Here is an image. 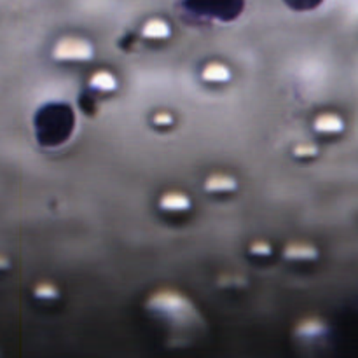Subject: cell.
<instances>
[{
    "label": "cell",
    "mask_w": 358,
    "mask_h": 358,
    "mask_svg": "<svg viewBox=\"0 0 358 358\" xmlns=\"http://www.w3.org/2000/svg\"><path fill=\"white\" fill-rule=\"evenodd\" d=\"M296 154H297V156H306V154L313 156V154H317V149H315V147H311V145H301V147H297Z\"/></svg>",
    "instance_id": "9"
},
{
    "label": "cell",
    "mask_w": 358,
    "mask_h": 358,
    "mask_svg": "<svg viewBox=\"0 0 358 358\" xmlns=\"http://www.w3.org/2000/svg\"><path fill=\"white\" fill-rule=\"evenodd\" d=\"M252 252H254V254H269V247L266 243H255L254 247H252Z\"/></svg>",
    "instance_id": "10"
},
{
    "label": "cell",
    "mask_w": 358,
    "mask_h": 358,
    "mask_svg": "<svg viewBox=\"0 0 358 358\" xmlns=\"http://www.w3.org/2000/svg\"><path fill=\"white\" fill-rule=\"evenodd\" d=\"M203 77L206 80H227L229 79V70L224 65H217V63H212L205 69L203 72Z\"/></svg>",
    "instance_id": "5"
},
{
    "label": "cell",
    "mask_w": 358,
    "mask_h": 358,
    "mask_svg": "<svg viewBox=\"0 0 358 358\" xmlns=\"http://www.w3.org/2000/svg\"><path fill=\"white\" fill-rule=\"evenodd\" d=\"M161 206L168 210H184L189 206V199L184 194H178V192H170V194L161 199Z\"/></svg>",
    "instance_id": "3"
},
{
    "label": "cell",
    "mask_w": 358,
    "mask_h": 358,
    "mask_svg": "<svg viewBox=\"0 0 358 358\" xmlns=\"http://www.w3.org/2000/svg\"><path fill=\"white\" fill-rule=\"evenodd\" d=\"M91 86H94L96 90H101V91H110L115 87V80L110 73L98 72L91 77Z\"/></svg>",
    "instance_id": "4"
},
{
    "label": "cell",
    "mask_w": 358,
    "mask_h": 358,
    "mask_svg": "<svg viewBox=\"0 0 358 358\" xmlns=\"http://www.w3.org/2000/svg\"><path fill=\"white\" fill-rule=\"evenodd\" d=\"M234 180H231L229 177H224V175H215V177H212L208 180V184H206V187L210 189V191H217V189H220V191H226V189H234Z\"/></svg>",
    "instance_id": "6"
},
{
    "label": "cell",
    "mask_w": 358,
    "mask_h": 358,
    "mask_svg": "<svg viewBox=\"0 0 358 358\" xmlns=\"http://www.w3.org/2000/svg\"><path fill=\"white\" fill-rule=\"evenodd\" d=\"M55 56L59 59H87L91 56V48L84 41L65 38L56 45Z\"/></svg>",
    "instance_id": "1"
},
{
    "label": "cell",
    "mask_w": 358,
    "mask_h": 358,
    "mask_svg": "<svg viewBox=\"0 0 358 358\" xmlns=\"http://www.w3.org/2000/svg\"><path fill=\"white\" fill-rule=\"evenodd\" d=\"M42 289L44 290H41V289H37L35 290V294H37L38 297H51V296H56V292L52 289H55V287H49V285H41Z\"/></svg>",
    "instance_id": "8"
},
{
    "label": "cell",
    "mask_w": 358,
    "mask_h": 358,
    "mask_svg": "<svg viewBox=\"0 0 358 358\" xmlns=\"http://www.w3.org/2000/svg\"><path fill=\"white\" fill-rule=\"evenodd\" d=\"M156 122L157 124H170L171 117L166 114H159V115H156Z\"/></svg>",
    "instance_id": "11"
},
{
    "label": "cell",
    "mask_w": 358,
    "mask_h": 358,
    "mask_svg": "<svg viewBox=\"0 0 358 358\" xmlns=\"http://www.w3.org/2000/svg\"><path fill=\"white\" fill-rule=\"evenodd\" d=\"M143 34L147 37H166L170 34V30H168V27L163 21H150L145 27V30H143Z\"/></svg>",
    "instance_id": "7"
},
{
    "label": "cell",
    "mask_w": 358,
    "mask_h": 358,
    "mask_svg": "<svg viewBox=\"0 0 358 358\" xmlns=\"http://www.w3.org/2000/svg\"><path fill=\"white\" fill-rule=\"evenodd\" d=\"M315 128L318 131H324V133H336V131H341L343 129V122L338 115H332V114H325L320 115L315 122Z\"/></svg>",
    "instance_id": "2"
}]
</instances>
